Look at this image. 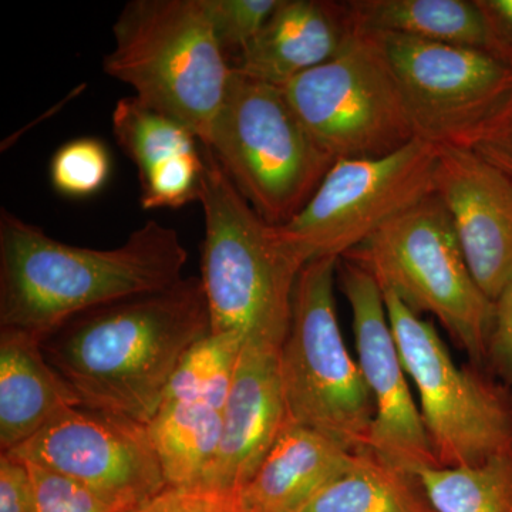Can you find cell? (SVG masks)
Segmentation results:
<instances>
[{"label": "cell", "mask_w": 512, "mask_h": 512, "mask_svg": "<svg viewBox=\"0 0 512 512\" xmlns=\"http://www.w3.org/2000/svg\"><path fill=\"white\" fill-rule=\"evenodd\" d=\"M487 32L485 50L512 72V0H476Z\"/></svg>", "instance_id": "cell-31"}, {"label": "cell", "mask_w": 512, "mask_h": 512, "mask_svg": "<svg viewBox=\"0 0 512 512\" xmlns=\"http://www.w3.org/2000/svg\"><path fill=\"white\" fill-rule=\"evenodd\" d=\"M131 512H248L241 494L201 487H165Z\"/></svg>", "instance_id": "cell-28"}, {"label": "cell", "mask_w": 512, "mask_h": 512, "mask_svg": "<svg viewBox=\"0 0 512 512\" xmlns=\"http://www.w3.org/2000/svg\"><path fill=\"white\" fill-rule=\"evenodd\" d=\"M110 170V154L103 141L77 138L56 151L50 163V181L67 197H89L103 188Z\"/></svg>", "instance_id": "cell-24"}, {"label": "cell", "mask_w": 512, "mask_h": 512, "mask_svg": "<svg viewBox=\"0 0 512 512\" xmlns=\"http://www.w3.org/2000/svg\"><path fill=\"white\" fill-rule=\"evenodd\" d=\"M338 272L352 308L357 363L375 402L367 448L414 476L440 468L407 384L382 288L372 274L349 259L340 258Z\"/></svg>", "instance_id": "cell-13"}, {"label": "cell", "mask_w": 512, "mask_h": 512, "mask_svg": "<svg viewBox=\"0 0 512 512\" xmlns=\"http://www.w3.org/2000/svg\"><path fill=\"white\" fill-rule=\"evenodd\" d=\"M107 76L133 87L141 103L207 143L234 66L204 0H131L113 26Z\"/></svg>", "instance_id": "cell-4"}, {"label": "cell", "mask_w": 512, "mask_h": 512, "mask_svg": "<svg viewBox=\"0 0 512 512\" xmlns=\"http://www.w3.org/2000/svg\"><path fill=\"white\" fill-rule=\"evenodd\" d=\"M9 456L86 485L127 512L168 487L146 424L76 406Z\"/></svg>", "instance_id": "cell-12"}, {"label": "cell", "mask_w": 512, "mask_h": 512, "mask_svg": "<svg viewBox=\"0 0 512 512\" xmlns=\"http://www.w3.org/2000/svg\"><path fill=\"white\" fill-rule=\"evenodd\" d=\"M485 369L512 396V279L494 301V318L487 345Z\"/></svg>", "instance_id": "cell-29"}, {"label": "cell", "mask_w": 512, "mask_h": 512, "mask_svg": "<svg viewBox=\"0 0 512 512\" xmlns=\"http://www.w3.org/2000/svg\"><path fill=\"white\" fill-rule=\"evenodd\" d=\"M355 33L348 2L279 0L234 69L282 89L338 56Z\"/></svg>", "instance_id": "cell-17"}, {"label": "cell", "mask_w": 512, "mask_h": 512, "mask_svg": "<svg viewBox=\"0 0 512 512\" xmlns=\"http://www.w3.org/2000/svg\"><path fill=\"white\" fill-rule=\"evenodd\" d=\"M356 32L394 33L447 43L487 47L476 0H346Z\"/></svg>", "instance_id": "cell-21"}, {"label": "cell", "mask_w": 512, "mask_h": 512, "mask_svg": "<svg viewBox=\"0 0 512 512\" xmlns=\"http://www.w3.org/2000/svg\"><path fill=\"white\" fill-rule=\"evenodd\" d=\"M404 369L440 468L480 466L512 451V396L490 372L458 367L436 329L382 289Z\"/></svg>", "instance_id": "cell-8"}, {"label": "cell", "mask_w": 512, "mask_h": 512, "mask_svg": "<svg viewBox=\"0 0 512 512\" xmlns=\"http://www.w3.org/2000/svg\"><path fill=\"white\" fill-rule=\"evenodd\" d=\"M279 350L266 343L239 350L220 444L201 487L241 493L288 426Z\"/></svg>", "instance_id": "cell-16"}, {"label": "cell", "mask_w": 512, "mask_h": 512, "mask_svg": "<svg viewBox=\"0 0 512 512\" xmlns=\"http://www.w3.org/2000/svg\"><path fill=\"white\" fill-rule=\"evenodd\" d=\"M301 512H437L419 476L393 466L369 448Z\"/></svg>", "instance_id": "cell-22"}, {"label": "cell", "mask_w": 512, "mask_h": 512, "mask_svg": "<svg viewBox=\"0 0 512 512\" xmlns=\"http://www.w3.org/2000/svg\"><path fill=\"white\" fill-rule=\"evenodd\" d=\"M208 18L224 52L237 57L255 39L279 0H204Z\"/></svg>", "instance_id": "cell-25"}, {"label": "cell", "mask_w": 512, "mask_h": 512, "mask_svg": "<svg viewBox=\"0 0 512 512\" xmlns=\"http://www.w3.org/2000/svg\"><path fill=\"white\" fill-rule=\"evenodd\" d=\"M282 90L335 161L389 156L417 138L375 33L356 32L338 56Z\"/></svg>", "instance_id": "cell-9"}, {"label": "cell", "mask_w": 512, "mask_h": 512, "mask_svg": "<svg viewBox=\"0 0 512 512\" xmlns=\"http://www.w3.org/2000/svg\"><path fill=\"white\" fill-rule=\"evenodd\" d=\"M202 146L274 227L288 224L303 210L336 163L313 140L281 87L237 69Z\"/></svg>", "instance_id": "cell-6"}, {"label": "cell", "mask_w": 512, "mask_h": 512, "mask_svg": "<svg viewBox=\"0 0 512 512\" xmlns=\"http://www.w3.org/2000/svg\"><path fill=\"white\" fill-rule=\"evenodd\" d=\"M350 451L318 431L288 423L241 490L248 512H301L352 463Z\"/></svg>", "instance_id": "cell-19"}, {"label": "cell", "mask_w": 512, "mask_h": 512, "mask_svg": "<svg viewBox=\"0 0 512 512\" xmlns=\"http://www.w3.org/2000/svg\"><path fill=\"white\" fill-rule=\"evenodd\" d=\"M202 146V144H201ZM200 201L205 217L201 284L211 335L279 346L288 333L293 292L305 262L242 197L202 146Z\"/></svg>", "instance_id": "cell-3"}, {"label": "cell", "mask_w": 512, "mask_h": 512, "mask_svg": "<svg viewBox=\"0 0 512 512\" xmlns=\"http://www.w3.org/2000/svg\"><path fill=\"white\" fill-rule=\"evenodd\" d=\"M433 185L471 274L494 302L512 279L511 178L470 148L439 144Z\"/></svg>", "instance_id": "cell-15"}, {"label": "cell", "mask_w": 512, "mask_h": 512, "mask_svg": "<svg viewBox=\"0 0 512 512\" xmlns=\"http://www.w3.org/2000/svg\"><path fill=\"white\" fill-rule=\"evenodd\" d=\"M211 335L201 279L83 313L42 342L82 406L150 424L191 350Z\"/></svg>", "instance_id": "cell-1"}, {"label": "cell", "mask_w": 512, "mask_h": 512, "mask_svg": "<svg viewBox=\"0 0 512 512\" xmlns=\"http://www.w3.org/2000/svg\"><path fill=\"white\" fill-rule=\"evenodd\" d=\"M42 339L0 328V450L10 453L36 436L57 414L82 406L50 365Z\"/></svg>", "instance_id": "cell-18"}, {"label": "cell", "mask_w": 512, "mask_h": 512, "mask_svg": "<svg viewBox=\"0 0 512 512\" xmlns=\"http://www.w3.org/2000/svg\"><path fill=\"white\" fill-rule=\"evenodd\" d=\"M26 464L35 485L36 512H127L86 485L36 464Z\"/></svg>", "instance_id": "cell-26"}, {"label": "cell", "mask_w": 512, "mask_h": 512, "mask_svg": "<svg viewBox=\"0 0 512 512\" xmlns=\"http://www.w3.org/2000/svg\"><path fill=\"white\" fill-rule=\"evenodd\" d=\"M343 259L365 268L417 316H436L471 363L485 369L494 302L471 274L450 215L434 192Z\"/></svg>", "instance_id": "cell-5"}, {"label": "cell", "mask_w": 512, "mask_h": 512, "mask_svg": "<svg viewBox=\"0 0 512 512\" xmlns=\"http://www.w3.org/2000/svg\"><path fill=\"white\" fill-rule=\"evenodd\" d=\"M458 146L470 148L512 180V87L490 116Z\"/></svg>", "instance_id": "cell-27"}, {"label": "cell", "mask_w": 512, "mask_h": 512, "mask_svg": "<svg viewBox=\"0 0 512 512\" xmlns=\"http://www.w3.org/2000/svg\"><path fill=\"white\" fill-rule=\"evenodd\" d=\"M0 512H36L28 464L5 453H0Z\"/></svg>", "instance_id": "cell-30"}, {"label": "cell", "mask_w": 512, "mask_h": 512, "mask_svg": "<svg viewBox=\"0 0 512 512\" xmlns=\"http://www.w3.org/2000/svg\"><path fill=\"white\" fill-rule=\"evenodd\" d=\"M437 146L414 138L396 153L338 160L279 235L305 264L343 258L377 229L433 194Z\"/></svg>", "instance_id": "cell-10"}, {"label": "cell", "mask_w": 512, "mask_h": 512, "mask_svg": "<svg viewBox=\"0 0 512 512\" xmlns=\"http://www.w3.org/2000/svg\"><path fill=\"white\" fill-rule=\"evenodd\" d=\"M111 121L121 150L136 164L141 190L168 183L204 163L201 141L190 128L136 96L117 101Z\"/></svg>", "instance_id": "cell-20"}, {"label": "cell", "mask_w": 512, "mask_h": 512, "mask_svg": "<svg viewBox=\"0 0 512 512\" xmlns=\"http://www.w3.org/2000/svg\"><path fill=\"white\" fill-rule=\"evenodd\" d=\"M244 343L201 340L175 373L148 424L168 487L201 485L220 444L229 384Z\"/></svg>", "instance_id": "cell-14"}, {"label": "cell", "mask_w": 512, "mask_h": 512, "mask_svg": "<svg viewBox=\"0 0 512 512\" xmlns=\"http://www.w3.org/2000/svg\"><path fill=\"white\" fill-rule=\"evenodd\" d=\"M188 254L175 229L148 221L113 249L64 244L8 210L0 212V328L45 340L111 303L170 288Z\"/></svg>", "instance_id": "cell-2"}, {"label": "cell", "mask_w": 512, "mask_h": 512, "mask_svg": "<svg viewBox=\"0 0 512 512\" xmlns=\"http://www.w3.org/2000/svg\"><path fill=\"white\" fill-rule=\"evenodd\" d=\"M339 261L320 258L303 266L279 370L289 423L359 451L369 444L376 409L340 332L335 305Z\"/></svg>", "instance_id": "cell-7"}, {"label": "cell", "mask_w": 512, "mask_h": 512, "mask_svg": "<svg viewBox=\"0 0 512 512\" xmlns=\"http://www.w3.org/2000/svg\"><path fill=\"white\" fill-rule=\"evenodd\" d=\"M419 477L437 512H512V451L480 466L427 468Z\"/></svg>", "instance_id": "cell-23"}, {"label": "cell", "mask_w": 512, "mask_h": 512, "mask_svg": "<svg viewBox=\"0 0 512 512\" xmlns=\"http://www.w3.org/2000/svg\"><path fill=\"white\" fill-rule=\"evenodd\" d=\"M375 35L421 140L460 144L511 90V70L487 50Z\"/></svg>", "instance_id": "cell-11"}]
</instances>
